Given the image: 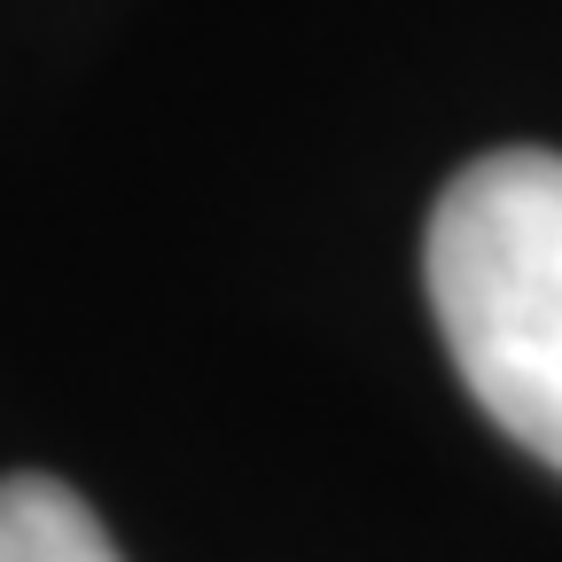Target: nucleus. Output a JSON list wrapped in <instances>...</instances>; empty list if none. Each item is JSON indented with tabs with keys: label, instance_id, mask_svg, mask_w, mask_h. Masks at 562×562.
<instances>
[{
	"label": "nucleus",
	"instance_id": "f257e3e1",
	"mask_svg": "<svg viewBox=\"0 0 562 562\" xmlns=\"http://www.w3.org/2000/svg\"><path fill=\"white\" fill-rule=\"evenodd\" d=\"M422 273L469 398L562 469V157L501 149L453 172Z\"/></svg>",
	"mask_w": 562,
	"mask_h": 562
},
{
	"label": "nucleus",
	"instance_id": "f03ea898",
	"mask_svg": "<svg viewBox=\"0 0 562 562\" xmlns=\"http://www.w3.org/2000/svg\"><path fill=\"white\" fill-rule=\"evenodd\" d=\"M0 562H125V554L70 484L0 476Z\"/></svg>",
	"mask_w": 562,
	"mask_h": 562
}]
</instances>
